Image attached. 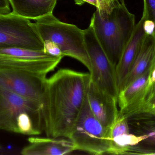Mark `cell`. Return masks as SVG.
<instances>
[{
  "instance_id": "obj_1",
  "label": "cell",
  "mask_w": 155,
  "mask_h": 155,
  "mask_svg": "<svg viewBox=\"0 0 155 155\" xmlns=\"http://www.w3.org/2000/svg\"><path fill=\"white\" fill-rule=\"evenodd\" d=\"M90 73L60 69L45 82L42 112L46 136L68 138L87 97Z\"/></svg>"
},
{
  "instance_id": "obj_2",
  "label": "cell",
  "mask_w": 155,
  "mask_h": 155,
  "mask_svg": "<svg viewBox=\"0 0 155 155\" xmlns=\"http://www.w3.org/2000/svg\"><path fill=\"white\" fill-rule=\"evenodd\" d=\"M90 23L107 56L116 67L134 30V15L129 12L124 2L115 7L106 18L101 17L96 10Z\"/></svg>"
},
{
  "instance_id": "obj_3",
  "label": "cell",
  "mask_w": 155,
  "mask_h": 155,
  "mask_svg": "<svg viewBox=\"0 0 155 155\" xmlns=\"http://www.w3.org/2000/svg\"><path fill=\"white\" fill-rule=\"evenodd\" d=\"M0 130L31 136L41 134V104L0 86Z\"/></svg>"
},
{
  "instance_id": "obj_4",
  "label": "cell",
  "mask_w": 155,
  "mask_h": 155,
  "mask_svg": "<svg viewBox=\"0 0 155 155\" xmlns=\"http://www.w3.org/2000/svg\"><path fill=\"white\" fill-rule=\"evenodd\" d=\"M35 21L43 42L49 40L55 43L61 49L64 56L76 59L90 72L91 62L87 49L84 30L74 25L61 22L53 13Z\"/></svg>"
},
{
  "instance_id": "obj_5",
  "label": "cell",
  "mask_w": 155,
  "mask_h": 155,
  "mask_svg": "<svg viewBox=\"0 0 155 155\" xmlns=\"http://www.w3.org/2000/svg\"><path fill=\"white\" fill-rule=\"evenodd\" d=\"M63 56H54L44 51L0 45V70H12L46 77Z\"/></svg>"
},
{
  "instance_id": "obj_6",
  "label": "cell",
  "mask_w": 155,
  "mask_h": 155,
  "mask_svg": "<svg viewBox=\"0 0 155 155\" xmlns=\"http://www.w3.org/2000/svg\"><path fill=\"white\" fill-rule=\"evenodd\" d=\"M110 130L94 116L89 107L87 97L69 137L76 150L95 155L107 154L110 146Z\"/></svg>"
},
{
  "instance_id": "obj_7",
  "label": "cell",
  "mask_w": 155,
  "mask_h": 155,
  "mask_svg": "<svg viewBox=\"0 0 155 155\" xmlns=\"http://www.w3.org/2000/svg\"><path fill=\"white\" fill-rule=\"evenodd\" d=\"M84 30L85 41L91 64V81L99 89L117 99L119 90L116 67L101 46L93 25Z\"/></svg>"
},
{
  "instance_id": "obj_8",
  "label": "cell",
  "mask_w": 155,
  "mask_h": 155,
  "mask_svg": "<svg viewBox=\"0 0 155 155\" xmlns=\"http://www.w3.org/2000/svg\"><path fill=\"white\" fill-rule=\"evenodd\" d=\"M0 45L44 51L35 23L13 12L0 14Z\"/></svg>"
},
{
  "instance_id": "obj_9",
  "label": "cell",
  "mask_w": 155,
  "mask_h": 155,
  "mask_svg": "<svg viewBox=\"0 0 155 155\" xmlns=\"http://www.w3.org/2000/svg\"><path fill=\"white\" fill-rule=\"evenodd\" d=\"M46 77L12 70H0V86L42 104Z\"/></svg>"
},
{
  "instance_id": "obj_10",
  "label": "cell",
  "mask_w": 155,
  "mask_h": 155,
  "mask_svg": "<svg viewBox=\"0 0 155 155\" xmlns=\"http://www.w3.org/2000/svg\"><path fill=\"white\" fill-rule=\"evenodd\" d=\"M87 100L94 116L104 127L110 129L119 116L117 99L99 89L90 80Z\"/></svg>"
},
{
  "instance_id": "obj_11",
  "label": "cell",
  "mask_w": 155,
  "mask_h": 155,
  "mask_svg": "<svg viewBox=\"0 0 155 155\" xmlns=\"http://www.w3.org/2000/svg\"><path fill=\"white\" fill-rule=\"evenodd\" d=\"M128 124L136 135L147 137L137 145L130 147L127 154L155 155V116L143 113L128 118Z\"/></svg>"
},
{
  "instance_id": "obj_12",
  "label": "cell",
  "mask_w": 155,
  "mask_h": 155,
  "mask_svg": "<svg viewBox=\"0 0 155 155\" xmlns=\"http://www.w3.org/2000/svg\"><path fill=\"white\" fill-rule=\"evenodd\" d=\"M21 154L23 155H63L76 151L71 140L65 137L31 136Z\"/></svg>"
},
{
  "instance_id": "obj_13",
  "label": "cell",
  "mask_w": 155,
  "mask_h": 155,
  "mask_svg": "<svg viewBox=\"0 0 155 155\" xmlns=\"http://www.w3.org/2000/svg\"><path fill=\"white\" fill-rule=\"evenodd\" d=\"M145 18V17L143 14L138 23L136 25L132 36L124 49L116 67L119 92L125 79L133 66L142 40L145 35L143 28Z\"/></svg>"
},
{
  "instance_id": "obj_14",
  "label": "cell",
  "mask_w": 155,
  "mask_h": 155,
  "mask_svg": "<svg viewBox=\"0 0 155 155\" xmlns=\"http://www.w3.org/2000/svg\"><path fill=\"white\" fill-rule=\"evenodd\" d=\"M151 68H155V35L145 34L133 66L120 91Z\"/></svg>"
},
{
  "instance_id": "obj_15",
  "label": "cell",
  "mask_w": 155,
  "mask_h": 155,
  "mask_svg": "<svg viewBox=\"0 0 155 155\" xmlns=\"http://www.w3.org/2000/svg\"><path fill=\"white\" fill-rule=\"evenodd\" d=\"M57 0H9L12 12L31 20L53 12Z\"/></svg>"
},
{
  "instance_id": "obj_16",
  "label": "cell",
  "mask_w": 155,
  "mask_h": 155,
  "mask_svg": "<svg viewBox=\"0 0 155 155\" xmlns=\"http://www.w3.org/2000/svg\"><path fill=\"white\" fill-rule=\"evenodd\" d=\"M153 69V68H151L147 70L129 85L119 91L117 96L119 111L123 110L131 100L143 92L148 84V79Z\"/></svg>"
},
{
  "instance_id": "obj_17",
  "label": "cell",
  "mask_w": 155,
  "mask_h": 155,
  "mask_svg": "<svg viewBox=\"0 0 155 155\" xmlns=\"http://www.w3.org/2000/svg\"><path fill=\"white\" fill-rule=\"evenodd\" d=\"M147 137L146 135L137 136L130 133L112 137L110 139V146L107 154L126 155L130 147L137 145Z\"/></svg>"
},
{
  "instance_id": "obj_18",
  "label": "cell",
  "mask_w": 155,
  "mask_h": 155,
  "mask_svg": "<svg viewBox=\"0 0 155 155\" xmlns=\"http://www.w3.org/2000/svg\"><path fill=\"white\" fill-rule=\"evenodd\" d=\"M124 0H97L96 10L103 18H106L112 10L121 4Z\"/></svg>"
},
{
  "instance_id": "obj_19",
  "label": "cell",
  "mask_w": 155,
  "mask_h": 155,
  "mask_svg": "<svg viewBox=\"0 0 155 155\" xmlns=\"http://www.w3.org/2000/svg\"><path fill=\"white\" fill-rule=\"evenodd\" d=\"M143 14L147 20L152 21L155 25V0H143Z\"/></svg>"
},
{
  "instance_id": "obj_20",
  "label": "cell",
  "mask_w": 155,
  "mask_h": 155,
  "mask_svg": "<svg viewBox=\"0 0 155 155\" xmlns=\"http://www.w3.org/2000/svg\"><path fill=\"white\" fill-rule=\"evenodd\" d=\"M44 51L45 52L54 56H63L61 49L55 43L49 40L44 41Z\"/></svg>"
},
{
  "instance_id": "obj_21",
  "label": "cell",
  "mask_w": 155,
  "mask_h": 155,
  "mask_svg": "<svg viewBox=\"0 0 155 155\" xmlns=\"http://www.w3.org/2000/svg\"><path fill=\"white\" fill-rule=\"evenodd\" d=\"M144 15V21L143 23V28L146 34L147 35H155V25L153 22L150 20H147L146 18L145 15Z\"/></svg>"
},
{
  "instance_id": "obj_22",
  "label": "cell",
  "mask_w": 155,
  "mask_h": 155,
  "mask_svg": "<svg viewBox=\"0 0 155 155\" xmlns=\"http://www.w3.org/2000/svg\"><path fill=\"white\" fill-rule=\"evenodd\" d=\"M143 113L151 114L155 116V93L150 98L143 110Z\"/></svg>"
},
{
  "instance_id": "obj_23",
  "label": "cell",
  "mask_w": 155,
  "mask_h": 155,
  "mask_svg": "<svg viewBox=\"0 0 155 155\" xmlns=\"http://www.w3.org/2000/svg\"><path fill=\"white\" fill-rule=\"evenodd\" d=\"M11 11L9 0H0V14L9 13Z\"/></svg>"
},
{
  "instance_id": "obj_24",
  "label": "cell",
  "mask_w": 155,
  "mask_h": 155,
  "mask_svg": "<svg viewBox=\"0 0 155 155\" xmlns=\"http://www.w3.org/2000/svg\"><path fill=\"white\" fill-rule=\"evenodd\" d=\"M155 83V68L153 69L148 79V84L153 85Z\"/></svg>"
},
{
  "instance_id": "obj_25",
  "label": "cell",
  "mask_w": 155,
  "mask_h": 155,
  "mask_svg": "<svg viewBox=\"0 0 155 155\" xmlns=\"http://www.w3.org/2000/svg\"><path fill=\"white\" fill-rule=\"evenodd\" d=\"M85 2L88 3L92 5H94L96 7H97V0H84Z\"/></svg>"
},
{
  "instance_id": "obj_26",
  "label": "cell",
  "mask_w": 155,
  "mask_h": 155,
  "mask_svg": "<svg viewBox=\"0 0 155 155\" xmlns=\"http://www.w3.org/2000/svg\"><path fill=\"white\" fill-rule=\"evenodd\" d=\"M74 1L75 2V4L78 5H83L85 3L84 0H74Z\"/></svg>"
},
{
  "instance_id": "obj_27",
  "label": "cell",
  "mask_w": 155,
  "mask_h": 155,
  "mask_svg": "<svg viewBox=\"0 0 155 155\" xmlns=\"http://www.w3.org/2000/svg\"><path fill=\"white\" fill-rule=\"evenodd\" d=\"M154 92L155 93V83L154 84Z\"/></svg>"
},
{
  "instance_id": "obj_28",
  "label": "cell",
  "mask_w": 155,
  "mask_h": 155,
  "mask_svg": "<svg viewBox=\"0 0 155 155\" xmlns=\"http://www.w3.org/2000/svg\"><path fill=\"white\" fill-rule=\"evenodd\" d=\"M2 149V146L1 145H0V150H1V149Z\"/></svg>"
}]
</instances>
